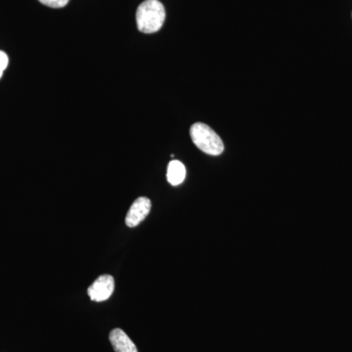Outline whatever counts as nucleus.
Here are the masks:
<instances>
[{
	"label": "nucleus",
	"mask_w": 352,
	"mask_h": 352,
	"mask_svg": "<svg viewBox=\"0 0 352 352\" xmlns=\"http://www.w3.org/2000/svg\"><path fill=\"white\" fill-rule=\"evenodd\" d=\"M166 20V10L159 0H146L136 11V24L139 31L154 34L161 30Z\"/></svg>",
	"instance_id": "obj_1"
},
{
	"label": "nucleus",
	"mask_w": 352,
	"mask_h": 352,
	"mask_svg": "<svg viewBox=\"0 0 352 352\" xmlns=\"http://www.w3.org/2000/svg\"><path fill=\"white\" fill-rule=\"evenodd\" d=\"M190 136L194 144L206 154L219 156L224 151L221 138L208 124L196 122L190 129Z\"/></svg>",
	"instance_id": "obj_2"
},
{
	"label": "nucleus",
	"mask_w": 352,
	"mask_h": 352,
	"mask_svg": "<svg viewBox=\"0 0 352 352\" xmlns=\"http://www.w3.org/2000/svg\"><path fill=\"white\" fill-rule=\"evenodd\" d=\"M115 280L111 275L105 274L97 278L87 289L88 296L96 302H105L113 295Z\"/></svg>",
	"instance_id": "obj_3"
},
{
	"label": "nucleus",
	"mask_w": 352,
	"mask_h": 352,
	"mask_svg": "<svg viewBox=\"0 0 352 352\" xmlns=\"http://www.w3.org/2000/svg\"><path fill=\"white\" fill-rule=\"evenodd\" d=\"M151 201L146 197H140L133 201L126 217V223L129 227H136L150 214Z\"/></svg>",
	"instance_id": "obj_4"
},
{
	"label": "nucleus",
	"mask_w": 352,
	"mask_h": 352,
	"mask_svg": "<svg viewBox=\"0 0 352 352\" xmlns=\"http://www.w3.org/2000/svg\"><path fill=\"white\" fill-rule=\"evenodd\" d=\"M109 338L116 352H138L135 344L122 329H113Z\"/></svg>",
	"instance_id": "obj_5"
},
{
	"label": "nucleus",
	"mask_w": 352,
	"mask_h": 352,
	"mask_svg": "<svg viewBox=\"0 0 352 352\" xmlns=\"http://www.w3.org/2000/svg\"><path fill=\"white\" fill-rule=\"evenodd\" d=\"M185 177H186V168L184 164L179 161H171L168 164V173H166L168 183L173 186H178L184 182Z\"/></svg>",
	"instance_id": "obj_6"
},
{
	"label": "nucleus",
	"mask_w": 352,
	"mask_h": 352,
	"mask_svg": "<svg viewBox=\"0 0 352 352\" xmlns=\"http://www.w3.org/2000/svg\"><path fill=\"white\" fill-rule=\"evenodd\" d=\"M38 1L51 8H62L69 3V0H38Z\"/></svg>",
	"instance_id": "obj_7"
},
{
	"label": "nucleus",
	"mask_w": 352,
	"mask_h": 352,
	"mask_svg": "<svg viewBox=\"0 0 352 352\" xmlns=\"http://www.w3.org/2000/svg\"><path fill=\"white\" fill-rule=\"evenodd\" d=\"M8 56L3 51H0V78L3 75L4 71H6L7 66H8Z\"/></svg>",
	"instance_id": "obj_8"
}]
</instances>
